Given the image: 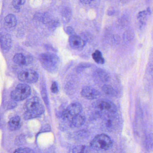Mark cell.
<instances>
[{
  "instance_id": "obj_1",
  "label": "cell",
  "mask_w": 153,
  "mask_h": 153,
  "mask_svg": "<svg viewBox=\"0 0 153 153\" xmlns=\"http://www.w3.org/2000/svg\"><path fill=\"white\" fill-rule=\"evenodd\" d=\"M24 119L31 120L39 117L45 112V108L40 99L37 97H33L27 101L25 105Z\"/></svg>"
},
{
  "instance_id": "obj_2",
  "label": "cell",
  "mask_w": 153,
  "mask_h": 153,
  "mask_svg": "<svg viewBox=\"0 0 153 153\" xmlns=\"http://www.w3.org/2000/svg\"><path fill=\"white\" fill-rule=\"evenodd\" d=\"M40 61L43 67L50 72L57 71L59 59L56 55L49 53H42L40 55Z\"/></svg>"
},
{
  "instance_id": "obj_3",
  "label": "cell",
  "mask_w": 153,
  "mask_h": 153,
  "mask_svg": "<svg viewBox=\"0 0 153 153\" xmlns=\"http://www.w3.org/2000/svg\"><path fill=\"white\" fill-rule=\"evenodd\" d=\"M91 146L97 150H106L110 148L112 145L111 138L105 134L97 135L90 143Z\"/></svg>"
},
{
  "instance_id": "obj_4",
  "label": "cell",
  "mask_w": 153,
  "mask_h": 153,
  "mask_svg": "<svg viewBox=\"0 0 153 153\" xmlns=\"http://www.w3.org/2000/svg\"><path fill=\"white\" fill-rule=\"evenodd\" d=\"M31 93V87L27 84H20L12 91L10 96L16 101H21L26 99Z\"/></svg>"
},
{
  "instance_id": "obj_5",
  "label": "cell",
  "mask_w": 153,
  "mask_h": 153,
  "mask_svg": "<svg viewBox=\"0 0 153 153\" xmlns=\"http://www.w3.org/2000/svg\"><path fill=\"white\" fill-rule=\"evenodd\" d=\"M83 110L82 105L78 102H75L70 105L63 111L62 118L64 120H71L77 114H79Z\"/></svg>"
},
{
  "instance_id": "obj_6",
  "label": "cell",
  "mask_w": 153,
  "mask_h": 153,
  "mask_svg": "<svg viewBox=\"0 0 153 153\" xmlns=\"http://www.w3.org/2000/svg\"><path fill=\"white\" fill-rule=\"evenodd\" d=\"M18 77L19 80L22 82L33 84L38 81L39 75L35 71L26 70L20 72Z\"/></svg>"
},
{
  "instance_id": "obj_7",
  "label": "cell",
  "mask_w": 153,
  "mask_h": 153,
  "mask_svg": "<svg viewBox=\"0 0 153 153\" xmlns=\"http://www.w3.org/2000/svg\"><path fill=\"white\" fill-rule=\"evenodd\" d=\"M81 95L83 97L89 100H94L99 98L101 95L100 92L90 86H86L82 88Z\"/></svg>"
},
{
  "instance_id": "obj_8",
  "label": "cell",
  "mask_w": 153,
  "mask_h": 153,
  "mask_svg": "<svg viewBox=\"0 0 153 153\" xmlns=\"http://www.w3.org/2000/svg\"><path fill=\"white\" fill-rule=\"evenodd\" d=\"M69 43L71 48L77 51L82 50L85 45L84 40L76 35L70 36L69 38Z\"/></svg>"
},
{
  "instance_id": "obj_9",
  "label": "cell",
  "mask_w": 153,
  "mask_h": 153,
  "mask_svg": "<svg viewBox=\"0 0 153 153\" xmlns=\"http://www.w3.org/2000/svg\"><path fill=\"white\" fill-rule=\"evenodd\" d=\"M13 61L18 65L26 66L33 62V58L30 55H25L22 53H19L14 56Z\"/></svg>"
},
{
  "instance_id": "obj_10",
  "label": "cell",
  "mask_w": 153,
  "mask_h": 153,
  "mask_svg": "<svg viewBox=\"0 0 153 153\" xmlns=\"http://www.w3.org/2000/svg\"><path fill=\"white\" fill-rule=\"evenodd\" d=\"M97 107L101 110H106L111 112L115 113L117 111L116 105L109 100H101L97 104Z\"/></svg>"
},
{
  "instance_id": "obj_11",
  "label": "cell",
  "mask_w": 153,
  "mask_h": 153,
  "mask_svg": "<svg viewBox=\"0 0 153 153\" xmlns=\"http://www.w3.org/2000/svg\"><path fill=\"white\" fill-rule=\"evenodd\" d=\"M22 125V122L21 118L18 115L13 116L9 121V128L11 131H16L19 129Z\"/></svg>"
},
{
  "instance_id": "obj_12",
  "label": "cell",
  "mask_w": 153,
  "mask_h": 153,
  "mask_svg": "<svg viewBox=\"0 0 153 153\" xmlns=\"http://www.w3.org/2000/svg\"><path fill=\"white\" fill-rule=\"evenodd\" d=\"M0 45L4 50L9 49L11 47V39L10 36L8 34L0 35Z\"/></svg>"
},
{
  "instance_id": "obj_13",
  "label": "cell",
  "mask_w": 153,
  "mask_h": 153,
  "mask_svg": "<svg viewBox=\"0 0 153 153\" xmlns=\"http://www.w3.org/2000/svg\"><path fill=\"white\" fill-rule=\"evenodd\" d=\"M85 121L86 118L85 116L79 114L71 119V123L75 128H79L85 123Z\"/></svg>"
},
{
  "instance_id": "obj_14",
  "label": "cell",
  "mask_w": 153,
  "mask_h": 153,
  "mask_svg": "<svg viewBox=\"0 0 153 153\" xmlns=\"http://www.w3.org/2000/svg\"><path fill=\"white\" fill-rule=\"evenodd\" d=\"M96 76L102 82H107L110 80L109 74L102 69H98L95 72Z\"/></svg>"
},
{
  "instance_id": "obj_15",
  "label": "cell",
  "mask_w": 153,
  "mask_h": 153,
  "mask_svg": "<svg viewBox=\"0 0 153 153\" xmlns=\"http://www.w3.org/2000/svg\"><path fill=\"white\" fill-rule=\"evenodd\" d=\"M5 24L10 27H14L16 25L17 23L16 18L12 14H9L5 19Z\"/></svg>"
},
{
  "instance_id": "obj_16",
  "label": "cell",
  "mask_w": 153,
  "mask_h": 153,
  "mask_svg": "<svg viewBox=\"0 0 153 153\" xmlns=\"http://www.w3.org/2000/svg\"><path fill=\"white\" fill-rule=\"evenodd\" d=\"M92 57L95 62L97 64H103L104 63V59L103 57L102 53L100 51H96L92 54Z\"/></svg>"
},
{
  "instance_id": "obj_17",
  "label": "cell",
  "mask_w": 153,
  "mask_h": 153,
  "mask_svg": "<svg viewBox=\"0 0 153 153\" xmlns=\"http://www.w3.org/2000/svg\"><path fill=\"white\" fill-rule=\"evenodd\" d=\"M102 90L106 94L110 96H114L115 94V91L113 88L109 85H104L102 88Z\"/></svg>"
},
{
  "instance_id": "obj_18",
  "label": "cell",
  "mask_w": 153,
  "mask_h": 153,
  "mask_svg": "<svg viewBox=\"0 0 153 153\" xmlns=\"http://www.w3.org/2000/svg\"><path fill=\"white\" fill-rule=\"evenodd\" d=\"M86 146H77L74 148L72 153H85Z\"/></svg>"
},
{
  "instance_id": "obj_19",
  "label": "cell",
  "mask_w": 153,
  "mask_h": 153,
  "mask_svg": "<svg viewBox=\"0 0 153 153\" xmlns=\"http://www.w3.org/2000/svg\"><path fill=\"white\" fill-rule=\"evenodd\" d=\"M14 153H33V151L28 148H21L16 149Z\"/></svg>"
},
{
  "instance_id": "obj_20",
  "label": "cell",
  "mask_w": 153,
  "mask_h": 153,
  "mask_svg": "<svg viewBox=\"0 0 153 153\" xmlns=\"http://www.w3.org/2000/svg\"><path fill=\"white\" fill-rule=\"evenodd\" d=\"M25 2L26 1L25 0H14L12 2V4L15 8L19 9L20 6L24 5Z\"/></svg>"
},
{
  "instance_id": "obj_21",
  "label": "cell",
  "mask_w": 153,
  "mask_h": 153,
  "mask_svg": "<svg viewBox=\"0 0 153 153\" xmlns=\"http://www.w3.org/2000/svg\"><path fill=\"white\" fill-rule=\"evenodd\" d=\"M51 89L52 93H54V94L58 93L59 91V87H58V85L57 82L54 81L52 83Z\"/></svg>"
},
{
  "instance_id": "obj_22",
  "label": "cell",
  "mask_w": 153,
  "mask_h": 153,
  "mask_svg": "<svg viewBox=\"0 0 153 153\" xmlns=\"http://www.w3.org/2000/svg\"><path fill=\"white\" fill-rule=\"evenodd\" d=\"M71 11L69 9L68 10L67 9L63 11L62 16L66 18V19L69 18V19H70V18H71Z\"/></svg>"
},
{
  "instance_id": "obj_23",
  "label": "cell",
  "mask_w": 153,
  "mask_h": 153,
  "mask_svg": "<svg viewBox=\"0 0 153 153\" xmlns=\"http://www.w3.org/2000/svg\"><path fill=\"white\" fill-rule=\"evenodd\" d=\"M42 96L43 98L45 101V103L47 105L48 102V98H47V92H46L45 89H43L42 91Z\"/></svg>"
},
{
  "instance_id": "obj_24",
  "label": "cell",
  "mask_w": 153,
  "mask_h": 153,
  "mask_svg": "<svg viewBox=\"0 0 153 153\" xmlns=\"http://www.w3.org/2000/svg\"><path fill=\"white\" fill-rule=\"evenodd\" d=\"M147 16V13L146 11H142L140 12L138 14V18L140 20L143 21L144 19H146Z\"/></svg>"
},
{
  "instance_id": "obj_25",
  "label": "cell",
  "mask_w": 153,
  "mask_h": 153,
  "mask_svg": "<svg viewBox=\"0 0 153 153\" xmlns=\"http://www.w3.org/2000/svg\"><path fill=\"white\" fill-rule=\"evenodd\" d=\"M66 32L68 34L71 36L73 35V33H74V30H73V28H72V27H67V28H66Z\"/></svg>"
},
{
  "instance_id": "obj_26",
  "label": "cell",
  "mask_w": 153,
  "mask_h": 153,
  "mask_svg": "<svg viewBox=\"0 0 153 153\" xmlns=\"http://www.w3.org/2000/svg\"><path fill=\"white\" fill-rule=\"evenodd\" d=\"M80 2L83 4H88L92 2V1H80Z\"/></svg>"
},
{
  "instance_id": "obj_27",
  "label": "cell",
  "mask_w": 153,
  "mask_h": 153,
  "mask_svg": "<svg viewBox=\"0 0 153 153\" xmlns=\"http://www.w3.org/2000/svg\"><path fill=\"white\" fill-rule=\"evenodd\" d=\"M111 120H108V122H107V126H108V127H111Z\"/></svg>"
}]
</instances>
